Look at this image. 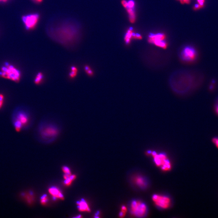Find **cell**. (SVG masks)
<instances>
[{
  "instance_id": "6da1fadb",
  "label": "cell",
  "mask_w": 218,
  "mask_h": 218,
  "mask_svg": "<svg viewBox=\"0 0 218 218\" xmlns=\"http://www.w3.org/2000/svg\"><path fill=\"white\" fill-rule=\"evenodd\" d=\"M205 80L204 74L200 72L183 70L171 76L170 84L175 93L182 95L190 94L201 87Z\"/></svg>"
},
{
  "instance_id": "7a4b0ae2",
  "label": "cell",
  "mask_w": 218,
  "mask_h": 218,
  "mask_svg": "<svg viewBox=\"0 0 218 218\" xmlns=\"http://www.w3.org/2000/svg\"><path fill=\"white\" fill-rule=\"evenodd\" d=\"M48 31L53 39L63 45H68L77 38L79 29L78 25L74 21L65 20L53 24Z\"/></svg>"
},
{
  "instance_id": "3957f363",
  "label": "cell",
  "mask_w": 218,
  "mask_h": 218,
  "mask_svg": "<svg viewBox=\"0 0 218 218\" xmlns=\"http://www.w3.org/2000/svg\"><path fill=\"white\" fill-rule=\"evenodd\" d=\"M12 122L15 130L20 132L30 128L33 120L29 109L25 106H19L12 113Z\"/></svg>"
},
{
  "instance_id": "277c9868",
  "label": "cell",
  "mask_w": 218,
  "mask_h": 218,
  "mask_svg": "<svg viewBox=\"0 0 218 218\" xmlns=\"http://www.w3.org/2000/svg\"><path fill=\"white\" fill-rule=\"evenodd\" d=\"M60 129L55 123L43 120L39 123L37 129V136L40 142L48 143L55 140L59 133Z\"/></svg>"
},
{
  "instance_id": "5b68a950",
  "label": "cell",
  "mask_w": 218,
  "mask_h": 218,
  "mask_svg": "<svg viewBox=\"0 0 218 218\" xmlns=\"http://www.w3.org/2000/svg\"><path fill=\"white\" fill-rule=\"evenodd\" d=\"M0 76L18 83L21 78V72L14 65L6 62L1 67Z\"/></svg>"
},
{
  "instance_id": "8992f818",
  "label": "cell",
  "mask_w": 218,
  "mask_h": 218,
  "mask_svg": "<svg viewBox=\"0 0 218 218\" xmlns=\"http://www.w3.org/2000/svg\"><path fill=\"white\" fill-rule=\"evenodd\" d=\"M129 210L131 214L137 217H144L147 215L148 208L144 202L138 199H134L131 201Z\"/></svg>"
},
{
  "instance_id": "52a82bcc",
  "label": "cell",
  "mask_w": 218,
  "mask_h": 218,
  "mask_svg": "<svg viewBox=\"0 0 218 218\" xmlns=\"http://www.w3.org/2000/svg\"><path fill=\"white\" fill-rule=\"evenodd\" d=\"M198 54L195 48L191 46H187L182 50L181 53V60L188 64L195 63L198 59Z\"/></svg>"
},
{
  "instance_id": "ba28073f",
  "label": "cell",
  "mask_w": 218,
  "mask_h": 218,
  "mask_svg": "<svg viewBox=\"0 0 218 218\" xmlns=\"http://www.w3.org/2000/svg\"><path fill=\"white\" fill-rule=\"evenodd\" d=\"M151 154L154 157V161L156 165L161 167L164 171H168L171 167L170 162L164 153H160L157 154L155 151H151Z\"/></svg>"
},
{
  "instance_id": "9c48e42d",
  "label": "cell",
  "mask_w": 218,
  "mask_h": 218,
  "mask_svg": "<svg viewBox=\"0 0 218 218\" xmlns=\"http://www.w3.org/2000/svg\"><path fill=\"white\" fill-rule=\"evenodd\" d=\"M39 18V14L36 13L27 14L21 17L22 22L27 30L34 28L38 23Z\"/></svg>"
},
{
  "instance_id": "30bf717a",
  "label": "cell",
  "mask_w": 218,
  "mask_h": 218,
  "mask_svg": "<svg viewBox=\"0 0 218 218\" xmlns=\"http://www.w3.org/2000/svg\"><path fill=\"white\" fill-rule=\"evenodd\" d=\"M152 199L156 206L160 208H168L171 203V198L167 195L154 194L152 196Z\"/></svg>"
},
{
  "instance_id": "8fae6325",
  "label": "cell",
  "mask_w": 218,
  "mask_h": 218,
  "mask_svg": "<svg viewBox=\"0 0 218 218\" xmlns=\"http://www.w3.org/2000/svg\"><path fill=\"white\" fill-rule=\"evenodd\" d=\"M166 38L165 35L163 34H151L149 35L148 39V42L150 43L154 44L158 42L164 41Z\"/></svg>"
},
{
  "instance_id": "7c38bea8",
  "label": "cell",
  "mask_w": 218,
  "mask_h": 218,
  "mask_svg": "<svg viewBox=\"0 0 218 218\" xmlns=\"http://www.w3.org/2000/svg\"><path fill=\"white\" fill-rule=\"evenodd\" d=\"M49 191L53 196V199L54 200L58 199H64V196L63 194L60 190L56 187H52L49 188Z\"/></svg>"
},
{
  "instance_id": "4fadbf2b",
  "label": "cell",
  "mask_w": 218,
  "mask_h": 218,
  "mask_svg": "<svg viewBox=\"0 0 218 218\" xmlns=\"http://www.w3.org/2000/svg\"><path fill=\"white\" fill-rule=\"evenodd\" d=\"M78 208L79 210L81 212H89L90 209L87 203L84 199H82L80 201L77 202Z\"/></svg>"
},
{
  "instance_id": "5bb4252c",
  "label": "cell",
  "mask_w": 218,
  "mask_h": 218,
  "mask_svg": "<svg viewBox=\"0 0 218 218\" xmlns=\"http://www.w3.org/2000/svg\"><path fill=\"white\" fill-rule=\"evenodd\" d=\"M135 183L137 186L142 188H145L147 186V181L145 178L142 176H138L134 179Z\"/></svg>"
},
{
  "instance_id": "9a60e30c",
  "label": "cell",
  "mask_w": 218,
  "mask_h": 218,
  "mask_svg": "<svg viewBox=\"0 0 218 218\" xmlns=\"http://www.w3.org/2000/svg\"><path fill=\"white\" fill-rule=\"evenodd\" d=\"M218 82L217 79L212 78L211 79L208 87V90L209 93H214L217 89Z\"/></svg>"
},
{
  "instance_id": "2e32d148",
  "label": "cell",
  "mask_w": 218,
  "mask_h": 218,
  "mask_svg": "<svg viewBox=\"0 0 218 218\" xmlns=\"http://www.w3.org/2000/svg\"><path fill=\"white\" fill-rule=\"evenodd\" d=\"M127 12L129 13V21L131 23H134L135 21L136 17L135 12H134L133 9L127 7L126 8Z\"/></svg>"
},
{
  "instance_id": "e0dca14e",
  "label": "cell",
  "mask_w": 218,
  "mask_h": 218,
  "mask_svg": "<svg viewBox=\"0 0 218 218\" xmlns=\"http://www.w3.org/2000/svg\"><path fill=\"white\" fill-rule=\"evenodd\" d=\"M44 76L43 74L41 72H39L37 74L34 79V83L36 85H39L42 82L43 80Z\"/></svg>"
},
{
  "instance_id": "ac0fdd59",
  "label": "cell",
  "mask_w": 218,
  "mask_h": 218,
  "mask_svg": "<svg viewBox=\"0 0 218 218\" xmlns=\"http://www.w3.org/2000/svg\"><path fill=\"white\" fill-rule=\"evenodd\" d=\"M133 28H129L127 30L126 34L124 37V41L127 44H129L130 43L131 39L132 38V34H133Z\"/></svg>"
},
{
  "instance_id": "d6986e66",
  "label": "cell",
  "mask_w": 218,
  "mask_h": 218,
  "mask_svg": "<svg viewBox=\"0 0 218 218\" xmlns=\"http://www.w3.org/2000/svg\"><path fill=\"white\" fill-rule=\"evenodd\" d=\"M78 69L76 67L74 66H71V72L69 73V76L72 78H74L77 74Z\"/></svg>"
},
{
  "instance_id": "ffe728a7",
  "label": "cell",
  "mask_w": 218,
  "mask_h": 218,
  "mask_svg": "<svg viewBox=\"0 0 218 218\" xmlns=\"http://www.w3.org/2000/svg\"><path fill=\"white\" fill-rule=\"evenodd\" d=\"M213 110L215 114L218 117V96L216 98L214 103Z\"/></svg>"
},
{
  "instance_id": "44dd1931",
  "label": "cell",
  "mask_w": 218,
  "mask_h": 218,
  "mask_svg": "<svg viewBox=\"0 0 218 218\" xmlns=\"http://www.w3.org/2000/svg\"><path fill=\"white\" fill-rule=\"evenodd\" d=\"M48 199L47 195H43L41 196V202L43 205H45L48 202Z\"/></svg>"
},
{
  "instance_id": "7402d4cb",
  "label": "cell",
  "mask_w": 218,
  "mask_h": 218,
  "mask_svg": "<svg viewBox=\"0 0 218 218\" xmlns=\"http://www.w3.org/2000/svg\"><path fill=\"white\" fill-rule=\"evenodd\" d=\"M85 69L88 75L89 76H93V75H94V72L89 66H88V65L85 66Z\"/></svg>"
},
{
  "instance_id": "603a6c76",
  "label": "cell",
  "mask_w": 218,
  "mask_h": 218,
  "mask_svg": "<svg viewBox=\"0 0 218 218\" xmlns=\"http://www.w3.org/2000/svg\"><path fill=\"white\" fill-rule=\"evenodd\" d=\"M127 212V208L124 206H122L121 208V211L119 214V216L120 217H123L125 215Z\"/></svg>"
},
{
  "instance_id": "cb8c5ba5",
  "label": "cell",
  "mask_w": 218,
  "mask_h": 218,
  "mask_svg": "<svg viewBox=\"0 0 218 218\" xmlns=\"http://www.w3.org/2000/svg\"><path fill=\"white\" fill-rule=\"evenodd\" d=\"M62 171L64 172L65 174L71 175V172L70 169L68 167L66 166H63L62 168Z\"/></svg>"
},
{
  "instance_id": "d4e9b609",
  "label": "cell",
  "mask_w": 218,
  "mask_h": 218,
  "mask_svg": "<svg viewBox=\"0 0 218 218\" xmlns=\"http://www.w3.org/2000/svg\"><path fill=\"white\" fill-rule=\"evenodd\" d=\"M132 38L136 39L141 40L142 39V37L141 35L139 34H135L133 32L132 34Z\"/></svg>"
},
{
  "instance_id": "484cf974",
  "label": "cell",
  "mask_w": 218,
  "mask_h": 218,
  "mask_svg": "<svg viewBox=\"0 0 218 218\" xmlns=\"http://www.w3.org/2000/svg\"><path fill=\"white\" fill-rule=\"evenodd\" d=\"M4 102V96L3 94H0V109L3 107Z\"/></svg>"
},
{
  "instance_id": "4316f807",
  "label": "cell",
  "mask_w": 218,
  "mask_h": 218,
  "mask_svg": "<svg viewBox=\"0 0 218 218\" xmlns=\"http://www.w3.org/2000/svg\"><path fill=\"white\" fill-rule=\"evenodd\" d=\"M72 180L70 178V177L69 178H67V179H65V181H64V183L65 184V186H69L71 185L72 183Z\"/></svg>"
},
{
  "instance_id": "83f0119b",
  "label": "cell",
  "mask_w": 218,
  "mask_h": 218,
  "mask_svg": "<svg viewBox=\"0 0 218 218\" xmlns=\"http://www.w3.org/2000/svg\"><path fill=\"white\" fill-rule=\"evenodd\" d=\"M135 2L133 0H130L128 2V7L129 8H133V9L134 6H135Z\"/></svg>"
},
{
  "instance_id": "f1b7e54d",
  "label": "cell",
  "mask_w": 218,
  "mask_h": 218,
  "mask_svg": "<svg viewBox=\"0 0 218 218\" xmlns=\"http://www.w3.org/2000/svg\"><path fill=\"white\" fill-rule=\"evenodd\" d=\"M213 143L215 145L217 148H218V137H215L213 138L212 139Z\"/></svg>"
},
{
  "instance_id": "f546056e",
  "label": "cell",
  "mask_w": 218,
  "mask_h": 218,
  "mask_svg": "<svg viewBox=\"0 0 218 218\" xmlns=\"http://www.w3.org/2000/svg\"><path fill=\"white\" fill-rule=\"evenodd\" d=\"M203 6H200V5H199V4H196V5H195V6H194V7H193V10H195V11H196V10H199V9H200V8H203Z\"/></svg>"
},
{
  "instance_id": "4dcf8cb0",
  "label": "cell",
  "mask_w": 218,
  "mask_h": 218,
  "mask_svg": "<svg viewBox=\"0 0 218 218\" xmlns=\"http://www.w3.org/2000/svg\"><path fill=\"white\" fill-rule=\"evenodd\" d=\"M121 3L123 6L124 8H127L128 2H127L126 0H122Z\"/></svg>"
},
{
  "instance_id": "1f68e13d",
  "label": "cell",
  "mask_w": 218,
  "mask_h": 218,
  "mask_svg": "<svg viewBox=\"0 0 218 218\" xmlns=\"http://www.w3.org/2000/svg\"><path fill=\"white\" fill-rule=\"evenodd\" d=\"M197 3L198 4L200 5V6H204V3L205 2V0H197Z\"/></svg>"
},
{
  "instance_id": "d6a6232c",
  "label": "cell",
  "mask_w": 218,
  "mask_h": 218,
  "mask_svg": "<svg viewBox=\"0 0 218 218\" xmlns=\"http://www.w3.org/2000/svg\"><path fill=\"white\" fill-rule=\"evenodd\" d=\"M33 1L35 2L36 3H41L43 1V0H32Z\"/></svg>"
},
{
  "instance_id": "836d02e7",
  "label": "cell",
  "mask_w": 218,
  "mask_h": 218,
  "mask_svg": "<svg viewBox=\"0 0 218 218\" xmlns=\"http://www.w3.org/2000/svg\"><path fill=\"white\" fill-rule=\"evenodd\" d=\"M184 3L189 4L190 3V0H183Z\"/></svg>"
},
{
  "instance_id": "e575fe53",
  "label": "cell",
  "mask_w": 218,
  "mask_h": 218,
  "mask_svg": "<svg viewBox=\"0 0 218 218\" xmlns=\"http://www.w3.org/2000/svg\"><path fill=\"white\" fill-rule=\"evenodd\" d=\"M9 1V0H0V3H6Z\"/></svg>"
},
{
  "instance_id": "d590c367",
  "label": "cell",
  "mask_w": 218,
  "mask_h": 218,
  "mask_svg": "<svg viewBox=\"0 0 218 218\" xmlns=\"http://www.w3.org/2000/svg\"><path fill=\"white\" fill-rule=\"evenodd\" d=\"M179 1H180V0H179Z\"/></svg>"
}]
</instances>
